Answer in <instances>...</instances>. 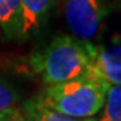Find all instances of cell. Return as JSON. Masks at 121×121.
<instances>
[{
  "label": "cell",
  "instance_id": "cell-10",
  "mask_svg": "<svg viewBox=\"0 0 121 121\" xmlns=\"http://www.w3.org/2000/svg\"><path fill=\"white\" fill-rule=\"evenodd\" d=\"M39 106H40V105H39ZM40 116H42V120L43 121H97L94 117H91V118H75V117H69V116H65V114H60V113L48 110V109H44V108H42V106H40Z\"/></svg>",
  "mask_w": 121,
  "mask_h": 121
},
{
  "label": "cell",
  "instance_id": "cell-9",
  "mask_svg": "<svg viewBox=\"0 0 121 121\" xmlns=\"http://www.w3.org/2000/svg\"><path fill=\"white\" fill-rule=\"evenodd\" d=\"M19 109L22 112V121H43L40 116V106L34 98L24 102Z\"/></svg>",
  "mask_w": 121,
  "mask_h": 121
},
{
  "label": "cell",
  "instance_id": "cell-3",
  "mask_svg": "<svg viewBox=\"0 0 121 121\" xmlns=\"http://www.w3.org/2000/svg\"><path fill=\"white\" fill-rule=\"evenodd\" d=\"M108 13L105 0H65L63 5L65 22L71 36L83 42L97 36Z\"/></svg>",
  "mask_w": 121,
  "mask_h": 121
},
{
  "label": "cell",
  "instance_id": "cell-4",
  "mask_svg": "<svg viewBox=\"0 0 121 121\" xmlns=\"http://www.w3.org/2000/svg\"><path fill=\"white\" fill-rule=\"evenodd\" d=\"M93 67L110 86L121 85V42L94 44Z\"/></svg>",
  "mask_w": 121,
  "mask_h": 121
},
{
  "label": "cell",
  "instance_id": "cell-2",
  "mask_svg": "<svg viewBox=\"0 0 121 121\" xmlns=\"http://www.w3.org/2000/svg\"><path fill=\"white\" fill-rule=\"evenodd\" d=\"M94 44L71 35H59L35 55L34 66L44 82L63 83L86 75L93 69Z\"/></svg>",
  "mask_w": 121,
  "mask_h": 121
},
{
  "label": "cell",
  "instance_id": "cell-12",
  "mask_svg": "<svg viewBox=\"0 0 121 121\" xmlns=\"http://www.w3.org/2000/svg\"><path fill=\"white\" fill-rule=\"evenodd\" d=\"M117 5H118V8H121V0H113Z\"/></svg>",
  "mask_w": 121,
  "mask_h": 121
},
{
  "label": "cell",
  "instance_id": "cell-11",
  "mask_svg": "<svg viewBox=\"0 0 121 121\" xmlns=\"http://www.w3.org/2000/svg\"><path fill=\"white\" fill-rule=\"evenodd\" d=\"M0 121H22V112H20V109L16 106V108L1 112L0 113Z\"/></svg>",
  "mask_w": 121,
  "mask_h": 121
},
{
  "label": "cell",
  "instance_id": "cell-1",
  "mask_svg": "<svg viewBox=\"0 0 121 121\" xmlns=\"http://www.w3.org/2000/svg\"><path fill=\"white\" fill-rule=\"evenodd\" d=\"M109 85L94 67L81 78L50 85L35 101L42 108L75 118H91L102 109Z\"/></svg>",
  "mask_w": 121,
  "mask_h": 121
},
{
  "label": "cell",
  "instance_id": "cell-7",
  "mask_svg": "<svg viewBox=\"0 0 121 121\" xmlns=\"http://www.w3.org/2000/svg\"><path fill=\"white\" fill-rule=\"evenodd\" d=\"M97 121H121V85L109 86L102 106V116Z\"/></svg>",
  "mask_w": 121,
  "mask_h": 121
},
{
  "label": "cell",
  "instance_id": "cell-6",
  "mask_svg": "<svg viewBox=\"0 0 121 121\" xmlns=\"http://www.w3.org/2000/svg\"><path fill=\"white\" fill-rule=\"evenodd\" d=\"M23 12L20 0H0V39H22Z\"/></svg>",
  "mask_w": 121,
  "mask_h": 121
},
{
  "label": "cell",
  "instance_id": "cell-8",
  "mask_svg": "<svg viewBox=\"0 0 121 121\" xmlns=\"http://www.w3.org/2000/svg\"><path fill=\"white\" fill-rule=\"evenodd\" d=\"M20 101V94L12 83L0 77V113L16 108L17 102Z\"/></svg>",
  "mask_w": 121,
  "mask_h": 121
},
{
  "label": "cell",
  "instance_id": "cell-5",
  "mask_svg": "<svg viewBox=\"0 0 121 121\" xmlns=\"http://www.w3.org/2000/svg\"><path fill=\"white\" fill-rule=\"evenodd\" d=\"M23 12L22 39L38 34L46 24L56 0H20Z\"/></svg>",
  "mask_w": 121,
  "mask_h": 121
}]
</instances>
